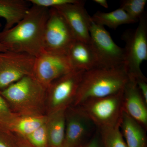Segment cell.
I'll return each instance as SVG.
<instances>
[{
	"instance_id": "28",
	"label": "cell",
	"mask_w": 147,
	"mask_h": 147,
	"mask_svg": "<svg viewBox=\"0 0 147 147\" xmlns=\"http://www.w3.org/2000/svg\"><path fill=\"white\" fill-rule=\"evenodd\" d=\"M0 147H13L8 142L0 137Z\"/></svg>"
},
{
	"instance_id": "11",
	"label": "cell",
	"mask_w": 147,
	"mask_h": 147,
	"mask_svg": "<svg viewBox=\"0 0 147 147\" xmlns=\"http://www.w3.org/2000/svg\"><path fill=\"white\" fill-rule=\"evenodd\" d=\"M72 70L67 55L43 52L35 58L33 75L47 88L52 82Z\"/></svg>"
},
{
	"instance_id": "15",
	"label": "cell",
	"mask_w": 147,
	"mask_h": 147,
	"mask_svg": "<svg viewBox=\"0 0 147 147\" xmlns=\"http://www.w3.org/2000/svg\"><path fill=\"white\" fill-rule=\"evenodd\" d=\"M119 127L127 147H146V129L124 110Z\"/></svg>"
},
{
	"instance_id": "9",
	"label": "cell",
	"mask_w": 147,
	"mask_h": 147,
	"mask_svg": "<svg viewBox=\"0 0 147 147\" xmlns=\"http://www.w3.org/2000/svg\"><path fill=\"white\" fill-rule=\"evenodd\" d=\"M84 70L73 69L52 82L47 88L51 112L67 109L74 101Z\"/></svg>"
},
{
	"instance_id": "10",
	"label": "cell",
	"mask_w": 147,
	"mask_h": 147,
	"mask_svg": "<svg viewBox=\"0 0 147 147\" xmlns=\"http://www.w3.org/2000/svg\"><path fill=\"white\" fill-rule=\"evenodd\" d=\"M97 127L78 107L66 110L65 135L63 147H79L88 142Z\"/></svg>"
},
{
	"instance_id": "3",
	"label": "cell",
	"mask_w": 147,
	"mask_h": 147,
	"mask_svg": "<svg viewBox=\"0 0 147 147\" xmlns=\"http://www.w3.org/2000/svg\"><path fill=\"white\" fill-rule=\"evenodd\" d=\"M0 94L18 112L35 115L43 104L47 88L33 75H30L0 91Z\"/></svg>"
},
{
	"instance_id": "7",
	"label": "cell",
	"mask_w": 147,
	"mask_h": 147,
	"mask_svg": "<svg viewBox=\"0 0 147 147\" xmlns=\"http://www.w3.org/2000/svg\"><path fill=\"white\" fill-rule=\"evenodd\" d=\"M90 35V43L97 57L100 67L115 68L123 65V48L115 43L104 27L92 21Z\"/></svg>"
},
{
	"instance_id": "16",
	"label": "cell",
	"mask_w": 147,
	"mask_h": 147,
	"mask_svg": "<svg viewBox=\"0 0 147 147\" xmlns=\"http://www.w3.org/2000/svg\"><path fill=\"white\" fill-rule=\"evenodd\" d=\"M66 109L53 111L47 117L45 125L49 147H63L65 135Z\"/></svg>"
},
{
	"instance_id": "12",
	"label": "cell",
	"mask_w": 147,
	"mask_h": 147,
	"mask_svg": "<svg viewBox=\"0 0 147 147\" xmlns=\"http://www.w3.org/2000/svg\"><path fill=\"white\" fill-rule=\"evenodd\" d=\"M85 3L84 1H79L78 3L63 5L54 8L64 18L76 40L89 43L91 16L85 8Z\"/></svg>"
},
{
	"instance_id": "14",
	"label": "cell",
	"mask_w": 147,
	"mask_h": 147,
	"mask_svg": "<svg viewBox=\"0 0 147 147\" xmlns=\"http://www.w3.org/2000/svg\"><path fill=\"white\" fill-rule=\"evenodd\" d=\"M67 56L73 69L86 71L100 67L90 42L76 40L69 50Z\"/></svg>"
},
{
	"instance_id": "1",
	"label": "cell",
	"mask_w": 147,
	"mask_h": 147,
	"mask_svg": "<svg viewBox=\"0 0 147 147\" xmlns=\"http://www.w3.org/2000/svg\"><path fill=\"white\" fill-rule=\"evenodd\" d=\"M49 8L32 5L11 28L0 32V42L8 51L36 58L43 53V39Z\"/></svg>"
},
{
	"instance_id": "17",
	"label": "cell",
	"mask_w": 147,
	"mask_h": 147,
	"mask_svg": "<svg viewBox=\"0 0 147 147\" xmlns=\"http://www.w3.org/2000/svg\"><path fill=\"white\" fill-rule=\"evenodd\" d=\"M28 3L24 0H0V17L6 21L3 31L11 28L24 18L30 7Z\"/></svg>"
},
{
	"instance_id": "2",
	"label": "cell",
	"mask_w": 147,
	"mask_h": 147,
	"mask_svg": "<svg viewBox=\"0 0 147 147\" xmlns=\"http://www.w3.org/2000/svg\"><path fill=\"white\" fill-rule=\"evenodd\" d=\"M129 79L124 65L115 68L97 67L85 71L74 106L92 98L105 97L123 91Z\"/></svg>"
},
{
	"instance_id": "27",
	"label": "cell",
	"mask_w": 147,
	"mask_h": 147,
	"mask_svg": "<svg viewBox=\"0 0 147 147\" xmlns=\"http://www.w3.org/2000/svg\"><path fill=\"white\" fill-rule=\"evenodd\" d=\"M94 2L105 8L108 7V3L106 0H94Z\"/></svg>"
},
{
	"instance_id": "29",
	"label": "cell",
	"mask_w": 147,
	"mask_h": 147,
	"mask_svg": "<svg viewBox=\"0 0 147 147\" xmlns=\"http://www.w3.org/2000/svg\"><path fill=\"white\" fill-rule=\"evenodd\" d=\"M2 26L1 24L0 23V29H1V27ZM1 32V31H0ZM6 47L4 46L0 42V53H3V52H6L7 51Z\"/></svg>"
},
{
	"instance_id": "18",
	"label": "cell",
	"mask_w": 147,
	"mask_h": 147,
	"mask_svg": "<svg viewBox=\"0 0 147 147\" xmlns=\"http://www.w3.org/2000/svg\"><path fill=\"white\" fill-rule=\"evenodd\" d=\"M91 19L95 24L115 30L121 25L136 23L120 7L109 12L98 11L91 16Z\"/></svg>"
},
{
	"instance_id": "30",
	"label": "cell",
	"mask_w": 147,
	"mask_h": 147,
	"mask_svg": "<svg viewBox=\"0 0 147 147\" xmlns=\"http://www.w3.org/2000/svg\"><path fill=\"white\" fill-rule=\"evenodd\" d=\"M19 147H34L30 145L26 144V143H21L19 144Z\"/></svg>"
},
{
	"instance_id": "23",
	"label": "cell",
	"mask_w": 147,
	"mask_h": 147,
	"mask_svg": "<svg viewBox=\"0 0 147 147\" xmlns=\"http://www.w3.org/2000/svg\"><path fill=\"white\" fill-rule=\"evenodd\" d=\"M45 123L26 137L32 146L49 147Z\"/></svg>"
},
{
	"instance_id": "8",
	"label": "cell",
	"mask_w": 147,
	"mask_h": 147,
	"mask_svg": "<svg viewBox=\"0 0 147 147\" xmlns=\"http://www.w3.org/2000/svg\"><path fill=\"white\" fill-rule=\"evenodd\" d=\"M35 61V57L26 53L8 50L0 53V91L25 76L33 75Z\"/></svg>"
},
{
	"instance_id": "26",
	"label": "cell",
	"mask_w": 147,
	"mask_h": 147,
	"mask_svg": "<svg viewBox=\"0 0 147 147\" xmlns=\"http://www.w3.org/2000/svg\"><path fill=\"white\" fill-rule=\"evenodd\" d=\"M135 80L142 97L144 98L145 102L147 104V79L138 78L135 79Z\"/></svg>"
},
{
	"instance_id": "24",
	"label": "cell",
	"mask_w": 147,
	"mask_h": 147,
	"mask_svg": "<svg viewBox=\"0 0 147 147\" xmlns=\"http://www.w3.org/2000/svg\"><path fill=\"white\" fill-rule=\"evenodd\" d=\"M32 5L50 8L67 4L79 2V0H29Z\"/></svg>"
},
{
	"instance_id": "22",
	"label": "cell",
	"mask_w": 147,
	"mask_h": 147,
	"mask_svg": "<svg viewBox=\"0 0 147 147\" xmlns=\"http://www.w3.org/2000/svg\"><path fill=\"white\" fill-rule=\"evenodd\" d=\"M17 119L11 111L3 97L0 94V126L12 130Z\"/></svg>"
},
{
	"instance_id": "20",
	"label": "cell",
	"mask_w": 147,
	"mask_h": 147,
	"mask_svg": "<svg viewBox=\"0 0 147 147\" xmlns=\"http://www.w3.org/2000/svg\"><path fill=\"white\" fill-rule=\"evenodd\" d=\"M98 129L103 147H127L119 125Z\"/></svg>"
},
{
	"instance_id": "6",
	"label": "cell",
	"mask_w": 147,
	"mask_h": 147,
	"mask_svg": "<svg viewBox=\"0 0 147 147\" xmlns=\"http://www.w3.org/2000/svg\"><path fill=\"white\" fill-rule=\"evenodd\" d=\"M64 18L54 7L49 8L43 39V52L67 55L76 41Z\"/></svg>"
},
{
	"instance_id": "5",
	"label": "cell",
	"mask_w": 147,
	"mask_h": 147,
	"mask_svg": "<svg viewBox=\"0 0 147 147\" xmlns=\"http://www.w3.org/2000/svg\"><path fill=\"white\" fill-rule=\"evenodd\" d=\"M137 29L123 35L125 42L124 66L129 77L146 79L141 65L147 60V18L146 13L139 20Z\"/></svg>"
},
{
	"instance_id": "25",
	"label": "cell",
	"mask_w": 147,
	"mask_h": 147,
	"mask_svg": "<svg viewBox=\"0 0 147 147\" xmlns=\"http://www.w3.org/2000/svg\"><path fill=\"white\" fill-rule=\"evenodd\" d=\"M79 147H103L98 129L88 142Z\"/></svg>"
},
{
	"instance_id": "19",
	"label": "cell",
	"mask_w": 147,
	"mask_h": 147,
	"mask_svg": "<svg viewBox=\"0 0 147 147\" xmlns=\"http://www.w3.org/2000/svg\"><path fill=\"white\" fill-rule=\"evenodd\" d=\"M47 117L35 115H27L17 119L12 130L25 137L32 133L46 123Z\"/></svg>"
},
{
	"instance_id": "21",
	"label": "cell",
	"mask_w": 147,
	"mask_h": 147,
	"mask_svg": "<svg viewBox=\"0 0 147 147\" xmlns=\"http://www.w3.org/2000/svg\"><path fill=\"white\" fill-rule=\"evenodd\" d=\"M147 2V0H124L121 2L120 7L136 23L146 13L145 9Z\"/></svg>"
},
{
	"instance_id": "13",
	"label": "cell",
	"mask_w": 147,
	"mask_h": 147,
	"mask_svg": "<svg viewBox=\"0 0 147 147\" xmlns=\"http://www.w3.org/2000/svg\"><path fill=\"white\" fill-rule=\"evenodd\" d=\"M123 110L143 127L147 128V104L142 97L135 79L129 77L123 90Z\"/></svg>"
},
{
	"instance_id": "4",
	"label": "cell",
	"mask_w": 147,
	"mask_h": 147,
	"mask_svg": "<svg viewBox=\"0 0 147 147\" xmlns=\"http://www.w3.org/2000/svg\"><path fill=\"white\" fill-rule=\"evenodd\" d=\"M123 91L105 97L92 98L79 106L98 129L119 125L123 112Z\"/></svg>"
}]
</instances>
